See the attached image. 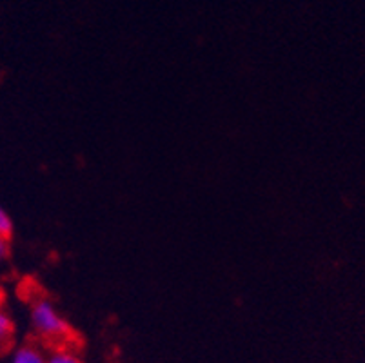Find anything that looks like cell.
<instances>
[{
  "label": "cell",
  "mask_w": 365,
  "mask_h": 363,
  "mask_svg": "<svg viewBox=\"0 0 365 363\" xmlns=\"http://www.w3.org/2000/svg\"><path fill=\"white\" fill-rule=\"evenodd\" d=\"M29 322H31L33 332L42 342L53 345V349L66 347L69 339L73 338L69 324L48 298H38L33 302L31 311H29Z\"/></svg>",
  "instance_id": "cell-1"
},
{
  "label": "cell",
  "mask_w": 365,
  "mask_h": 363,
  "mask_svg": "<svg viewBox=\"0 0 365 363\" xmlns=\"http://www.w3.org/2000/svg\"><path fill=\"white\" fill-rule=\"evenodd\" d=\"M9 238L8 236H0V264H4L6 260L9 258Z\"/></svg>",
  "instance_id": "cell-6"
},
{
  "label": "cell",
  "mask_w": 365,
  "mask_h": 363,
  "mask_svg": "<svg viewBox=\"0 0 365 363\" xmlns=\"http://www.w3.org/2000/svg\"><path fill=\"white\" fill-rule=\"evenodd\" d=\"M15 336V324L6 311L0 309V347H8Z\"/></svg>",
  "instance_id": "cell-4"
},
{
  "label": "cell",
  "mask_w": 365,
  "mask_h": 363,
  "mask_svg": "<svg viewBox=\"0 0 365 363\" xmlns=\"http://www.w3.org/2000/svg\"><path fill=\"white\" fill-rule=\"evenodd\" d=\"M11 363H48V354L38 345H22L13 352Z\"/></svg>",
  "instance_id": "cell-2"
},
{
  "label": "cell",
  "mask_w": 365,
  "mask_h": 363,
  "mask_svg": "<svg viewBox=\"0 0 365 363\" xmlns=\"http://www.w3.org/2000/svg\"><path fill=\"white\" fill-rule=\"evenodd\" d=\"M48 363H86L71 347H55L48 354Z\"/></svg>",
  "instance_id": "cell-3"
},
{
  "label": "cell",
  "mask_w": 365,
  "mask_h": 363,
  "mask_svg": "<svg viewBox=\"0 0 365 363\" xmlns=\"http://www.w3.org/2000/svg\"><path fill=\"white\" fill-rule=\"evenodd\" d=\"M11 231H13L11 216H9L8 211L0 205V236H8L9 238Z\"/></svg>",
  "instance_id": "cell-5"
}]
</instances>
